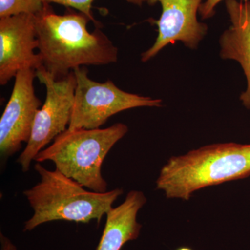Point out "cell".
<instances>
[{"mask_svg":"<svg viewBox=\"0 0 250 250\" xmlns=\"http://www.w3.org/2000/svg\"><path fill=\"white\" fill-rule=\"evenodd\" d=\"M35 16L42 66L56 80L78 67L109 65L118 60V48L100 29L88 30L90 21L84 15H58L44 4Z\"/></svg>","mask_w":250,"mask_h":250,"instance_id":"6da1fadb","label":"cell"},{"mask_svg":"<svg viewBox=\"0 0 250 250\" xmlns=\"http://www.w3.org/2000/svg\"><path fill=\"white\" fill-rule=\"evenodd\" d=\"M250 176V144L208 145L172 156L163 166L156 189L169 199L188 200L197 190Z\"/></svg>","mask_w":250,"mask_h":250,"instance_id":"7a4b0ae2","label":"cell"},{"mask_svg":"<svg viewBox=\"0 0 250 250\" xmlns=\"http://www.w3.org/2000/svg\"><path fill=\"white\" fill-rule=\"evenodd\" d=\"M34 169L41 181L23 192L34 210L33 216L24 223V231L55 220L88 223L95 220L100 223L123 193L122 188L105 192L85 190L78 182L59 170H47L40 163Z\"/></svg>","mask_w":250,"mask_h":250,"instance_id":"3957f363","label":"cell"},{"mask_svg":"<svg viewBox=\"0 0 250 250\" xmlns=\"http://www.w3.org/2000/svg\"><path fill=\"white\" fill-rule=\"evenodd\" d=\"M128 132V126L118 123L106 129L67 128L54 142L41 151L34 161H52L59 170L91 191H107L102 174L105 157L117 142Z\"/></svg>","mask_w":250,"mask_h":250,"instance_id":"277c9868","label":"cell"},{"mask_svg":"<svg viewBox=\"0 0 250 250\" xmlns=\"http://www.w3.org/2000/svg\"><path fill=\"white\" fill-rule=\"evenodd\" d=\"M73 71L77 85L68 129H100L108 118L120 112L162 105L160 99L127 93L111 80L101 83L90 80L85 67H78Z\"/></svg>","mask_w":250,"mask_h":250,"instance_id":"5b68a950","label":"cell"},{"mask_svg":"<svg viewBox=\"0 0 250 250\" xmlns=\"http://www.w3.org/2000/svg\"><path fill=\"white\" fill-rule=\"evenodd\" d=\"M36 77L45 85L46 98L36 113L27 146L17 159L24 172L29 170L36 155L67 129L71 120L76 89L74 71L56 80L42 65L36 70Z\"/></svg>","mask_w":250,"mask_h":250,"instance_id":"8992f818","label":"cell"},{"mask_svg":"<svg viewBox=\"0 0 250 250\" xmlns=\"http://www.w3.org/2000/svg\"><path fill=\"white\" fill-rule=\"evenodd\" d=\"M36 70L24 69L15 77L12 93L0 119V152L9 157L30 139L41 103L35 94Z\"/></svg>","mask_w":250,"mask_h":250,"instance_id":"52a82bcc","label":"cell"},{"mask_svg":"<svg viewBox=\"0 0 250 250\" xmlns=\"http://www.w3.org/2000/svg\"><path fill=\"white\" fill-rule=\"evenodd\" d=\"M204 0H149V4L159 3L161 17L154 23L158 36L150 48L141 54V61L147 62L164 47L181 41L191 49H196L207 34L208 27L197 20Z\"/></svg>","mask_w":250,"mask_h":250,"instance_id":"ba28073f","label":"cell"},{"mask_svg":"<svg viewBox=\"0 0 250 250\" xmlns=\"http://www.w3.org/2000/svg\"><path fill=\"white\" fill-rule=\"evenodd\" d=\"M38 48L35 15L0 18V84L6 85L21 70L42 66L34 52Z\"/></svg>","mask_w":250,"mask_h":250,"instance_id":"9c48e42d","label":"cell"},{"mask_svg":"<svg viewBox=\"0 0 250 250\" xmlns=\"http://www.w3.org/2000/svg\"><path fill=\"white\" fill-rule=\"evenodd\" d=\"M231 25L221 36L220 56L239 62L247 80L246 91L240 100L250 110V0H225Z\"/></svg>","mask_w":250,"mask_h":250,"instance_id":"30bf717a","label":"cell"},{"mask_svg":"<svg viewBox=\"0 0 250 250\" xmlns=\"http://www.w3.org/2000/svg\"><path fill=\"white\" fill-rule=\"evenodd\" d=\"M147 202L143 192L131 190L121 205L106 213V221L97 250H121L128 241L137 239L142 225L137 221L140 209Z\"/></svg>","mask_w":250,"mask_h":250,"instance_id":"8fae6325","label":"cell"},{"mask_svg":"<svg viewBox=\"0 0 250 250\" xmlns=\"http://www.w3.org/2000/svg\"><path fill=\"white\" fill-rule=\"evenodd\" d=\"M42 0H0V18L19 14H37L43 9Z\"/></svg>","mask_w":250,"mask_h":250,"instance_id":"7c38bea8","label":"cell"},{"mask_svg":"<svg viewBox=\"0 0 250 250\" xmlns=\"http://www.w3.org/2000/svg\"><path fill=\"white\" fill-rule=\"evenodd\" d=\"M44 4H51L55 3L67 6V7L72 8L80 11L81 14L86 16L90 21L97 24V21L94 18L92 6L95 0H42Z\"/></svg>","mask_w":250,"mask_h":250,"instance_id":"4fadbf2b","label":"cell"},{"mask_svg":"<svg viewBox=\"0 0 250 250\" xmlns=\"http://www.w3.org/2000/svg\"><path fill=\"white\" fill-rule=\"evenodd\" d=\"M223 1L224 0H205L199 10V14L201 16L202 19H208L213 17L215 14V8ZM243 1H248V0H243Z\"/></svg>","mask_w":250,"mask_h":250,"instance_id":"5bb4252c","label":"cell"},{"mask_svg":"<svg viewBox=\"0 0 250 250\" xmlns=\"http://www.w3.org/2000/svg\"><path fill=\"white\" fill-rule=\"evenodd\" d=\"M128 2L131 3V4H134L136 5H142L143 3L146 2V1H147L149 2V0H126Z\"/></svg>","mask_w":250,"mask_h":250,"instance_id":"9a60e30c","label":"cell"},{"mask_svg":"<svg viewBox=\"0 0 250 250\" xmlns=\"http://www.w3.org/2000/svg\"><path fill=\"white\" fill-rule=\"evenodd\" d=\"M176 250H193L191 248H188V247H181L178 249Z\"/></svg>","mask_w":250,"mask_h":250,"instance_id":"2e32d148","label":"cell"}]
</instances>
